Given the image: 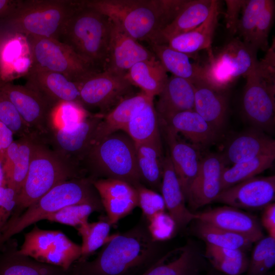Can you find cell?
Returning a JSON list of instances; mask_svg holds the SVG:
<instances>
[{"label":"cell","mask_w":275,"mask_h":275,"mask_svg":"<svg viewBox=\"0 0 275 275\" xmlns=\"http://www.w3.org/2000/svg\"><path fill=\"white\" fill-rule=\"evenodd\" d=\"M257 51L239 38H233L216 53L208 50V59L202 66L201 77L212 87L226 91L255 67Z\"/></svg>","instance_id":"8"},{"label":"cell","mask_w":275,"mask_h":275,"mask_svg":"<svg viewBox=\"0 0 275 275\" xmlns=\"http://www.w3.org/2000/svg\"><path fill=\"white\" fill-rule=\"evenodd\" d=\"M160 191L168 213L174 220L177 229H184L193 220L196 213L186 206V200L179 181L169 154L164 156Z\"/></svg>","instance_id":"24"},{"label":"cell","mask_w":275,"mask_h":275,"mask_svg":"<svg viewBox=\"0 0 275 275\" xmlns=\"http://www.w3.org/2000/svg\"><path fill=\"white\" fill-rule=\"evenodd\" d=\"M111 20L80 4L65 24L59 40L99 71L104 70L108 57Z\"/></svg>","instance_id":"4"},{"label":"cell","mask_w":275,"mask_h":275,"mask_svg":"<svg viewBox=\"0 0 275 275\" xmlns=\"http://www.w3.org/2000/svg\"><path fill=\"white\" fill-rule=\"evenodd\" d=\"M257 241L249 260L246 275H255L271 250L275 248V238L269 235L265 237H263Z\"/></svg>","instance_id":"48"},{"label":"cell","mask_w":275,"mask_h":275,"mask_svg":"<svg viewBox=\"0 0 275 275\" xmlns=\"http://www.w3.org/2000/svg\"><path fill=\"white\" fill-rule=\"evenodd\" d=\"M21 254L67 270L81 257V245L60 230L42 229L35 225L24 234Z\"/></svg>","instance_id":"10"},{"label":"cell","mask_w":275,"mask_h":275,"mask_svg":"<svg viewBox=\"0 0 275 275\" xmlns=\"http://www.w3.org/2000/svg\"><path fill=\"white\" fill-rule=\"evenodd\" d=\"M0 91L11 101L32 132L45 141L54 129L53 106L25 85L0 82Z\"/></svg>","instance_id":"14"},{"label":"cell","mask_w":275,"mask_h":275,"mask_svg":"<svg viewBox=\"0 0 275 275\" xmlns=\"http://www.w3.org/2000/svg\"><path fill=\"white\" fill-rule=\"evenodd\" d=\"M225 166L222 154L210 153L201 159L198 174L186 200L191 208L197 209L214 201L222 191Z\"/></svg>","instance_id":"18"},{"label":"cell","mask_w":275,"mask_h":275,"mask_svg":"<svg viewBox=\"0 0 275 275\" xmlns=\"http://www.w3.org/2000/svg\"><path fill=\"white\" fill-rule=\"evenodd\" d=\"M133 86L126 73L109 70L95 72L78 84L81 104L99 109L104 116L124 99L130 96Z\"/></svg>","instance_id":"12"},{"label":"cell","mask_w":275,"mask_h":275,"mask_svg":"<svg viewBox=\"0 0 275 275\" xmlns=\"http://www.w3.org/2000/svg\"><path fill=\"white\" fill-rule=\"evenodd\" d=\"M84 177L87 175L82 168L62 158L38 137L33 148L27 177L17 196L16 206L11 217L21 214L57 185Z\"/></svg>","instance_id":"6"},{"label":"cell","mask_w":275,"mask_h":275,"mask_svg":"<svg viewBox=\"0 0 275 275\" xmlns=\"http://www.w3.org/2000/svg\"><path fill=\"white\" fill-rule=\"evenodd\" d=\"M111 20L108 57L104 70L126 73L136 63L155 57L151 50L131 37L117 22Z\"/></svg>","instance_id":"16"},{"label":"cell","mask_w":275,"mask_h":275,"mask_svg":"<svg viewBox=\"0 0 275 275\" xmlns=\"http://www.w3.org/2000/svg\"><path fill=\"white\" fill-rule=\"evenodd\" d=\"M155 108L159 119L164 120L176 113L194 108V85L189 80L174 75L168 79Z\"/></svg>","instance_id":"27"},{"label":"cell","mask_w":275,"mask_h":275,"mask_svg":"<svg viewBox=\"0 0 275 275\" xmlns=\"http://www.w3.org/2000/svg\"><path fill=\"white\" fill-rule=\"evenodd\" d=\"M103 210L102 206L94 204H74L66 206L48 215L44 220L72 226L76 229L88 222L91 213Z\"/></svg>","instance_id":"41"},{"label":"cell","mask_w":275,"mask_h":275,"mask_svg":"<svg viewBox=\"0 0 275 275\" xmlns=\"http://www.w3.org/2000/svg\"><path fill=\"white\" fill-rule=\"evenodd\" d=\"M262 225L269 236L275 238V204L271 203L264 208L261 217Z\"/></svg>","instance_id":"52"},{"label":"cell","mask_w":275,"mask_h":275,"mask_svg":"<svg viewBox=\"0 0 275 275\" xmlns=\"http://www.w3.org/2000/svg\"><path fill=\"white\" fill-rule=\"evenodd\" d=\"M205 257L217 270L227 275H240L248 270L249 260L244 251L206 243Z\"/></svg>","instance_id":"36"},{"label":"cell","mask_w":275,"mask_h":275,"mask_svg":"<svg viewBox=\"0 0 275 275\" xmlns=\"http://www.w3.org/2000/svg\"><path fill=\"white\" fill-rule=\"evenodd\" d=\"M111 225L128 215L138 206L135 187L118 179L101 178L93 180Z\"/></svg>","instance_id":"19"},{"label":"cell","mask_w":275,"mask_h":275,"mask_svg":"<svg viewBox=\"0 0 275 275\" xmlns=\"http://www.w3.org/2000/svg\"><path fill=\"white\" fill-rule=\"evenodd\" d=\"M151 51L167 72L190 81L192 84L202 80V66L192 63L190 56L174 50L167 44H150Z\"/></svg>","instance_id":"34"},{"label":"cell","mask_w":275,"mask_h":275,"mask_svg":"<svg viewBox=\"0 0 275 275\" xmlns=\"http://www.w3.org/2000/svg\"><path fill=\"white\" fill-rule=\"evenodd\" d=\"M8 35V33L0 30V54L4 42Z\"/></svg>","instance_id":"55"},{"label":"cell","mask_w":275,"mask_h":275,"mask_svg":"<svg viewBox=\"0 0 275 275\" xmlns=\"http://www.w3.org/2000/svg\"><path fill=\"white\" fill-rule=\"evenodd\" d=\"M135 145L142 183L156 191H160L164 158L161 141Z\"/></svg>","instance_id":"31"},{"label":"cell","mask_w":275,"mask_h":275,"mask_svg":"<svg viewBox=\"0 0 275 275\" xmlns=\"http://www.w3.org/2000/svg\"><path fill=\"white\" fill-rule=\"evenodd\" d=\"M149 98L142 92L130 96L121 101L103 116L99 128V140L117 131H123L133 112Z\"/></svg>","instance_id":"35"},{"label":"cell","mask_w":275,"mask_h":275,"mask_svg":"<svg viewBox=\"0 0 275 275\" xmlns=\"http://www.w3.org/2000/svg\"><path fill=\"white\" fill-rule=\"evenodd\" d=\"M245 1L240 0H227L225 1L227 5L225 14L226 26L232 34L234 35L236 33L239 20V13Z\"/></svg>","instance_id":"50"},{"label":"cell","mask_w":275,"mask_h":275,"mask_svg":"<svg viewBox=\"0 0 275 275\" xmlns=\"http://www.w3.org/2000/svg\"><path fill=\"white\" fill-rule=\"evenodd\" d=\"M257 64L245 77L242 112L255 128L272 132L275 124V80L266 76Z\"/></svg>","instance_id":"11"},{"label":"cell","mask_w":275,"mask_h":275,"mask_svg":"<svg viewBox=\"0 0 275 275\" xmlns=\"http://www.w3.org/2000/svg\"><path fill=\"white\" fill-rule=\"evenodd\" d=\"M32 134L19 138L18 158L10 174L5 178L6 185L14 189L18 195L28 173L33 148L37 139Z\"/></svg>","instance_id":"39"},{"label":"cell","mask_w":275,"mask_h":275,"mask_svg":"<svg viewBox=\"0 0 275 275\" xmlns=\"http://www.w3.org/2000/svg\"><path fill=\"white\" fill-rule=\"evenodd\" d=\"M89 116L84 107L79 104L73 102L60 103L53 110L54 128L74 127Z\"/></svg>","instance_id":"44"},{"label":"cell","mask_w":275,"mask_h":275,"mask_svg":"<svg viewBox=\"0 0 275 275\" xmlns=\"http://www.w3.org/2000/svg\"><path fill=\"white\" fill-rule=\"evenodd\" d=\"M219 14V2L212 0L209 14L203 22L190 31L171 38L167 45L189 56L202 49L210 50Z\"/></svg>","instance_id":"29"},{"label":"cell","mask_w":275,"mask_h":275,"mask_svg":"<svg viewBox=\"0 0 275 275\" xmlns=\"http://www.w3.org/2000/svg\"><path fill=\"white\" fill-rule=\"evenodd\" d=\"M32 66L59 73L80 83L99 71L88 64L69 46L52 38L27 37Z\"/></svg>","instance_id":"9"},{"label":"cell","mask_w":275,"mask_h":275,"mask_svg":"<svg viewBox=\"0 0 275 275\" xmlns=\"http://www.w3.org/2000/svg\"><path fill=\"white\" fill-rule=\"evenodd\" d=\"M17 1L0 0V21L12 10Z\"/></svg>","instance_id":"54"},{"label":"cell","mask_w":275,"mask_h":275,"mask_svg":"<svg viewBox=\"0 0 275 275\" xmlns=\"http://www.w3.org/2000/svg\"><path fill=\"white\" fill-rule=\"evenodd\" d=\"M197 219L218 228L242 235L256 242L263 237L262 228L252 215L230 206L196 213Z\"/></svg>","instance_id":"21"},{"label":"cell","mask_w":275,"mask_h":275,"mask_svg":"<svg viewBox=\"0 0 275 275\" xmlns=\"http://www.w3.org/2000/svg\"><path fill=\"white\" fill-rule=\"evenodd\" d=\"M26 78L25 85L54 106L61 102L81 105L78 84L62 74L31 66L26 73Z\"/></svg>","instance_id":"17"},{"label":"cell","mask_w":275,"mask_h":275,"mask_svg":"<svg viewBox=\"0 0 275 275\" xmlns=\"http://www.w3.org/2000/svg\"><path fill=\"white\" fill-rule=\"evenodd\" d=\"M147 222L149 234L155 241L162 242L169 240L177 230L174 220L165 211L155 214Z\"/></svg>","instance_id":"46"},{"label":"cell","mask_w":275,"mask_h":275,"mask_svg":"<svg viewBox=\"0 0 275 275\" xmlns=\"http://www.w3.org/2000/svg\"><path fill=\"white\" fill-rule=\"evenodd\" d=\"M274 159L275 153L267 154L225 168L222 174V191L270 168Z\"/></svg>","instance_id":"37"},{"label":"cell","mask_w":275,"mask_h":275,"mask_svg":"<svg viewBox=\"0 0 275 275\" xmlns=\"http://www.w3.org/2000/svg\"><path fill=\"white\" fill-rule=\"evenodd\" d=\"M66 275H82L80 273L75 271V270H73L72 268H69L67 270V274Z\"/></svg>","instance_id":"56"},{"label":"cell","mask_w":275,"mask_h":275,"mask_svg":"<svg viewBox=\"0 0 275 275\" xmlns=\"http://www.w3.org/2000/svg\"><path fill=\"white\" fill-rule=\"evenodd\" d=\"M126 76L133 86L153 98L160 93L169 77L156 57L136 63L127 71Z\"/></svg>","instance_id":"32"},{"label":"cell","mask_w":275,"mask_h":275,"mask_svg":"<svg viewBox=\"0 0 275 275\" xmlns=\"http://www.w3.org/2000/svg\"><path fill=\"white\" fill-rule=\"evenodd\" d=\"M87 176L93 180L115 179L134 187L142 183L135 145L124 131L113 132L97 141L82 163Z\"/></svg>","instance_id":"7"},{"label":"cell","mask_w":275,"mask_h":275,"mask_svg":"<svg viewBox=\"0 0 275 275\" xmlns=\"http://www.w3.org/2000/svg\"><path fill=\"white\" fill-rule=\"evenodd\" d=\"M134 187L138 195V206L142 211V216L146 220L157 213L165 211L166 205L161 195L142 183Z\"/></svg>","instance_id":"47"},{"label":"cell","mask_w":275,"mask_h":275,"mask_svg":"<svg viewBox=\"0 0 275 275\" xmlns=\"http://www.w3.org/2000/svg\"><path fill=\"white\" fill-rule=\"evenodd\" d=\"M159 124L164 129L169 155L186 200L190 187L198 174L201 159L196 146L180 140L177 133Z\"/></svg>","instance_id":"20"},{"label":"cell","mask_w":275,"mask_h":275,"mask_svg":"<svg viewBox=\"0 0 275 275\" xmlns=\"http://www.w3.org/2000/svg\"><path fill=\"white\" fill-rule=\"evenodd\" d=\"M275 4L272 0H265L258 18L250 45L257 51H266L269 48L268 36L273 24Z\"/></svg>","instance_id":"42"},{"label":"cell","mask_w":275,"mask_h":275,"mask_svg":"<svg viewBox=\"0 0 275 275\" xmlns=\"http://www.w3.org/2000/svg\"><path fill=\"white\" fill-rule=\"evenodd\" d=\"M67 270L21 254L17 241L11 238L0 245V275H66Z\"/></svg>","instance_id":"22"},{"label":"cell","mask_w":275,"mask_h":275,"mask_svg":"<svg viewBox=\"0 0 275 275\" xmlns=\"http://www.w3.org/2000/svg\"><path fill=\"white\" fill-rule=\"evenodd\" d=\"M197 232L206 243L224 248L244 251L254 242L242 235L199 221Z\"/></svg>","instance_id":"38"},{"label":"cell","mask_w":275,"mask_h":275,"mask_svg":"<svg viewBox=\"0 0 275 275\" xmlns=\"http://www.w3.org/2000/svg\"><path fill=\"white\" fill-rule=\"evenodd\" d=\"M103 117L99 114L89 116L74 127L54 128L44 142L62 158L82 168L91 148L99 141Z\"/></svg>","instance_id":"13"},{"label":"cell","mask_w":275,"mask_h":275,"mask_svg":"<svg viewBox=\"0 0 275 275\" xmlns=\"http://www.w3.org/2000/svg\"><path fill=\"white\" fill-rule=\"evenodd\" d=\"M186 0H85V7L106 15L138 41L154 42Z\"/></svg>","instance_id":"2"},{"label":"cell","mask_w":275,"mask_h":275,"mask_svg":"<svg viewBox=\"0 0 275 275\" xmlns=\"http://www.w3.org/2000/svg\"><path fill=\"white\" fill-rule=\"evenodd\" d=\"M201 260L190 244L166 253L143 275H197Z\"/></svg>","instance_id":"30"},{"label":"cell","mask_w":275,"mask_h":275,"mask_svg":"<svg viewBox=\"0 0 275 275\" xmlns=\"http://www.w3.org/2000/svg\"><path fill=\"white\" fill-rule=\"evenodd\" d=\"M13 132L0 121V160L3 163L7 149L14 141Z\"/></svg>","instance_id":"53"},{"label":"cell","mask_w":275,"mask_h":275,"mask_svg":"<svg viewBox=\"0 0 275 275\" xmlns=\"http://www.w3.org/2000/svg\"><path fill=\"white\" fill-rule=\"evenodd\" d=\"M0 121L19 138L35 134L24 122L11 101L1 91Z\"/></svg>","instance_id":"45"},{"label":"cell","mask_w":275,"mask_h":275,"mask_svg":"<svg viewBox=\"0 0 275 275\" xmlns=\"http://www.w3.org/2000/svg\"><path fill=\"white\" fill-rule=\"evenodd\" d=\"M194 86V111L218 132L226 121L228 103L226 91L218 90L203 80Z\"/></svg>","instance_id":"25"},{"label":"cell","mask_w":275,"mask_h":275,"mask_svg":"<svg viewBox=\"0 0 275 275\" xmlns=\"http://www.w3.org/2000/svg\"><path fill=\"white\" fill-rule=\"evenodd\" d=\"M159 120L175 133H181L195 145H212L220 134L194 109L180 112Z\"/></svg>","instance_id":"26"},{"label":"cell","mask_w":275,"mask_h":275,"mask_svg":"<svg viewBox=\"0 0 275 275\" xmlns=\"http://www.w3.org/2000/svg\"><path fill=\"white\" fill-rule=\"evenodd\" d=\"M212 3V0H186L175 18L159 33L152 44H167L174 37L198 26L208 17Z\"/></svg>","instance_id":"28"},{"label":"cell","mask_w":275,"mask_h":275,"mask_svg":"<svg viewBox=\"0 0 275 275\" xmlns=\"http://www.w3.org/2000/svg\"><path fill=\"white\" fill-rule=\"evenodd\" d=\"M274 197V175L255 176L223 190L214 201L238 209H258L272 203Z\"/></svg>","instance_id":"15"},{"label":"cell","mask_w":275,"mask_h":275,"mask_svg":"<svg viewBox=\"0 0 275 275\" xmlns=\"http://www.w3.org/2000/svg\"><path fill=\"white\" fill-rule=\"evenodd\" d=\"M161 242L152 239L142 216L129 230L111 235L94 259L78 260L70 268L82 275H143L166 253Z\"/></svg>","instance_id":"1"},{"label":"cell","mask_w":275,"mask_h":275,"mask_svg":"<svg viewBox=\"0 0 275 275\" xmlns=\"http://www.w3.org/2000/svg\"><path fill=\"white\" fill-rule=\"evenodd\" d=\"M106 216L99 221L87 223L76 229L82 238L81 255L78 260H86L109 239L111 226Z\"/></svg>","instance_id":"40"},{"label":"cell","mask_w":275,"mask_h":275,"mask_svg":"<svg viewBox=\"0 0 275 275\" xmlns=\"http://www.w3.org/2000/svg\"><path fill=\"white\" fill-rule=\"evenodd\" d=\"M17 196L14 189L6 185L0 187V234L14 211Z\"/></svg>","instance_id":"49"},{"label":"cell","mask_w":275,"mask_h":275,"mask_svg":"<svg viewBox=\"0 0 275 275\" xmlns=\"http://www.w3.org/2000/svg\"><path fill=\"white\" fill-rule=\"evenodd\" d=\"M102 206L99 194L89 177L67 180L53 187L19 215L11 217L0 234V245L29 226L71 205Z\"/></svg>","instance_id":"5"},{"label":"cell","mask_w":275,"mask_h":275,"mask_svg":"<svg viewBox=\"0 0 275 275\" xmlns=\"http://www.w3.org/2000/svg\"><path fill=\"white\" fill-rule=\"evenodd\" d=\"M153 100L149 98L138 107L123 130L135 144L161 140L159 117Z\"/></svg>","instance_id":"33"},{"label":"cell","mask_w":275,"mask_h":275,"mask_svg":"<svg viewBox=\"0 0 275 275\" xmlns=\"http://www.w3.org/2000/svg\"><path fill=\"white\" fill-rule=\"evenodd\" d=\"M265 0L245 1L241 10L236 33L245 43L250 45L259 14Z\"/></svg>","instance_id":"43"},{"label":"cell","mask_w":275,"mask_h":275,"mask_svg":"<svg viewBox=\"0 0 275 275\" xmlns=\"http://www.w3.org/2000/svg\"><path fill=\"white\" fill-rule=\"evenodd\" d=\"M79 4L80 1H17L11 12L0 21V30L25 37L59 40L65 24Z\"/></svg>","instance_id":"3"},{"label":"cell","mask_w":275,"mask_h":275,"mask_svg":"<svg viewBox=\"0 0 275 275\" xmlns=\"http://www.w3.org/2000/svg\"><path fill=\"white\" fill-rule=\"evenodd\" d=\"M271 153H275L274 140L264 131L254 128L236 136L222 155L225 164L233 165Z\"/></svg>","instance_id":"23"},{"label":"cell","mask_w":275,"mask_h":275,"mask_svg":"<svg viewBox=\"0 0 275 275\" xmlns=\"http://www.w3.org/2000/svg\"><path fill=\"white\" fill-rule=\"evenodd\" d=\"M19 146L18 140L14 141L6 150L3 163L5 178L10 174L18 158Z\"/></svg>","instance_id":"51"}]
</instances>
